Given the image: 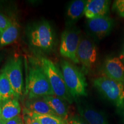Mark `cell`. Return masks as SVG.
<instances>
[{"instance_id": "1", "label": "cell", "mask_w": 124, "mask_h": 124, "mask_svg": "<svg viewBox=\"0 0 124 124\" xmlns=\"http://www.w3.org/2000/svg\"><path fill=\"white\" fill-rule=\"evenodd\" d=\"M26 94L29 100L54 95L41 66L35 65L29 68L26 79Z\"/></svg>"}, {"instance_id": "2", "label": "cell", "mask_w": 124, "mask_h": 124, "mask_svg": "<svg viewBox=\"0 0 124 124\" xmlns=\"http://www.w3.org/2000/svg\"><path fill=\"white\" fill-rule=\"evenodd\" d=\"M60 66L64 82L73 98L87 96V84L83 74L77 67L66 60H62Z\"/></svg>"}, {"instance_id": "3", "label": "cell", "mask_w": 124, "mask_h": 124, "mask_svg": "<svg viewBox=\"0 0 124 124\" xmlns=\"http://www.w3.org/2000/svg\"><path fill=\"white\" fill-rule=\"evenodd\" d=\"M41 67L48 79L54 95L69 103H72L74 98L67 87L59 69L51 60L46 58L41 59Z\"/></svg>"}, {"instance_id": "4", "label": "cell", "mask_w": 124, "mask_h": 124, "mask_svg": "<svg viewBox=\"0 0 124 124\" xmlns=\"http://www.w3.org/2000/svg\"><path fill=\"white\" fill-rule=\"evenodd\" d=\"M30 44L33 47L49 51L54 45V35L49 23L46 20L33 25L28 34Z\"/></svg>"}, {"instance_id": "5", "label": "cell", "mask_w": 124, "mask_h": 124, "mask_svg": "<svg viewBox=\"0 0 124 124\" xmlns=\"http://www.w3.org/2000/svg\"><path fill=\"white\" fill-rule=\"evenodd\" d=\"M80 32L71 26L62 33L60 46V53L62 56L69 59L74 63H79L77 51L80 40Z\"/></svg>"}, {"instance_id": "6", "label": "cell", "mask_w": 124, "mask_h": 124, "mask_svg": "<svg viewBox=\"0 0 124 124\" xmlns=\"http://www.w3.org/2000/svg\"><path fill=\"white\" fill-rule=\"evenodd\" d=\"M94 85L105 98L119 106L123 91V83L117 82L103 76L95 79Z\"/></svg>"}, {"instance_id": "7", "label": "cell", "mask_w": 124, "mask_h": 124, "mask_svg": "<svg viewBox=\"0 0 124 124\" xmlns=\"http://www.w3.org/2000/svg\"><path fill=\"white\" fill-rule=\"evenodd\" d=\"M2 71L8 78L16 99L18 98L22 95L24 90L21 58L15 57L10 59L4 66Z\"/></svg>"}, {"instance_id": "8", "label": "cell", "mask_w": 124, "mask_h": 124, "mask_svg": "<svg viewBox=\"0 0 124 124\" xmlns=\"http://www.w3.org/2000/svg\"><path fill=\"white\" fill-rule=\"evenodd\" d=\"M97 56V47L95 43L87 38H80L77 57L85 73L89 72L95 66Z\"/></svg>"}, {"instance_id": "9", "label": "cell", "mask_w": 124, "mask_h": 124, "mask_svg": "<svg viewBox=\"0 0 124 124\" xmlns=\"http://www.w3.org/2000/svg\"><path fill=\"white\" fill-rule=\"evenodd\" d=\"M87 29L97 40H102L110 33L114 27V20L108 16H102L88 20Z\"/></svg>"}, {"instance_id": "10", "label": "cell", "mask_w": 124, "mask_h": 124, "mask_svg": "<svg viewBox=\"0 0 124 124\" xmlns=\"http://www.w3.org/2000/svg\"><path fill=\"white\" fill-rule=\"evenodd\" d=\"M103 70L105 77L122 83L124 82V64L120 59L108 58L105 61Z\"/></svg>"}, {"instance_id": "11", "label": "cell", "mask_w": 124, "mask_h": 124, "mask_svg": "<svg viewBox=\"0 0 124 124\" xmlns=\"http://www.w3.org/2000/svg\"><path fill=\"white\" fill-rule=\"evenodd\" d=\"M110 2L108 0L87 1L85 10V16L88 19L108 16Z\"/></svg>"}, {"instance_id": "12", "label": "cell", "mask_w": 124, "mask_h": 124, "mask_svg": "<svg viewBox=\"0 0 124 124\" xmlns=\"http://www.w3.org/2000/svg\"><path fill=\"white\" fill-rule=\"evenodd\" d=\"M87 1L75 0L71 1L67 8L66 18L69 27L72 25L85 15V10Z\"/></svg>"}, {"instance_id": "13", "label": "cell", "mask_w": 124, "mask_h": 124, "mask_svg": "<svg viewBox=\"0 0 124 124\" xmlns=\"http://www.w3.org/2000/svg\"><path fill=\"white\" fill-rule=\"evenodd\" d=\"M43 98L56 115L66 121L68 119L69 108L66 101L54 95L46 96Z\"/></svg>"}, {"instance_id": "14", "label": "cell", "mask_w": 124, "mask_h": 124, "mask_svg": "<svg viewBox=\"0 0 124 124\" xmlns=\"http://www.w3.org/2000/svg\"><path fill=\"white\" fill-rule=\"evenodd\" d=\"M1 117L4 121L10 120L20 115L21 107L17 99L14 98L1 102Z\"/></svg>"}, {"instance_id": "15", "label": "cell", "mask_w": 124, "mask_h": 124, "mask_svg": "<svg viewBox=\"0 0 124 124\" xmlns=\"http://www.w3.org/2000/svg\"><path fill=\"white\" fill-rule=\"evenodd\" d=\"M82 117L89 124H108L106 118L101 113L87 106H79L78 108Z\"/></svg>"}, {"instance_id": "16", "label": "cell", "mask_w": 124, "mask_h": 124, "mask_svg": "<svg viewBox=\"0 0 124 124\" xmlns=\"http://www.w3.org/2000/svg\"><path fill=\"white\" fill-rule=\"evenodd\" d=\"M25 108L36 114L56 115L43 97L29 100L25 102Z\"/></svg>"}, {"instance_id": "17", "label": "cell", "mask_w": 124, "mask_h": 124, "mask_svg": "<svg viewBox=\"0 0 124 124\" xmlns=\"http://www.w3.org/2000/svg\"><path fill=\"white\" fill-rule=\"evenodd\" d=\"M16 98L14 91L7 74L2 71L0 74V102Z\"/></svg>"}, {"instance_id": "18", "label": "cell", "mask_w": 124, "mask_h": 124, "mask_svg": "<svg viewBox=\"0 0 124 124\" xmlns=\"http://www.w3.org/2000/svg\"><path fill=\"white\" fill-rule=\"evenodd\" d=\"M19 29L16 23H12L11 25L1 34L0 39V46H6L13 43L18 38Z\"/></svg>"}, {"instance_id": "19", "label": "cell", "mask_w": 124, "mask_h": 124, "mask_svg": "<svg viewBox=\"0 0 124 124\" xmlns=\"http://www.w3.org/2000/svg\"><path fill=\"white\" fill-rule=\"evenodd\" d=\"M29 112L40 124H66L64 120L56 115L39 114L31 112L30 111H29Z\"/></svg>"}, {"instance_id": "20", "label": "cell", "mask_w": 124, "mask_h": 124, "mask_svg": "<svg viewBox=\"0 0 124 124\" xmlns=\"http://www.w3.org/2000/svg\"><path fill=\"white\" fill-rule=\"evenodd\" d=\"M112 9L120 17H124V0H117L114 1Z\"/></svg>"}, {"instance_id": "21", "label": "cell", "mask_w": 124, "mask_h": 124, "mask_svg": "<svg viewBox=\"0 0 124 124\" xmlns=\"http://www.w3.org/2000/svg\"><path fill=\"white\" fill-rule=\"evenodd\" d=\"M23 120L24 124H40L31 115L28 110L25 108L23 110Z\"/></svg>"}, {"instance_id": "22", "label": "cell", "mask_w": 124, "mask_h": 124, "mask_svg": "<svg viewBox=\"0 0 124 124\" xmlns=\"http://www.w3.org/2000/svg\"><path fill=\"white\" fill-rule=\"evenodd\" d=\"M12 24L11 21L4 15L0 13V32L2 33Z\"/></svg>"}, {"instance_id": "23", "label": "cell", "mask_w": 124, "mask_h": 124, "mask_svg": "<svg viewBox=\"0 0 124 124\" xmlns=\"http://www.w3.org/2000/svg\"><path fill=\"white\" fill-rule=\"evenodd\" d=\"M66 124H89L83 117L78 116L69 118L66 121Z\"/></svg>"}, {"instance_id": "24", "label": "cell", "mask_w": 124, "mask_h": 124, "mask_svg": "<svg viewBox=\"0 0 124 124\" xmlns=\"http://www.w3.org/2000/svg\"><path fill=\"white\" fill-rule=\"evenodd\" d=\"M5 124H24L23 122V117L21 115L18 116L15 118L5 121Z\"/></svg>"}, {"instance_id": "25", "label": "cell", "mask_w": 124, "mask_h": 124, "mask_svg": "<svg viewBox=\"0 0 124 124\" xmlns=\"http://www.w3.org/2000/svg\"><path fill=\"white\" fill-rule=\"evenodd\" d=\"M124 82H123V91H122V93L121 95V97L120 100V103L119 106L118 107V109L120 110L121 108H124Z\"/></svg>"}, {"instance_id": "26", "label": "cell", "mask_w": 124, "mask_h": 124, "mask_svg": "<svg viewBox=\"0 0 124 124\" xmlns=\"http://www.w3.org/2000/svg\"><path fill=\"white\" fill-rule=\"evenodd\" d=\"M119 111H120L122 117V118H123V121H124V108H121V109L119 110Z\"/></svg>"}, {"instance_id": "27", "label": "cell", "mask_w": 124, "mask_h": 124, "mask_svg": "<svg viewBox=\"0 0 124 124\" xmlns=\"http://www.w3.org/2000/svg\"><path fill=\"white\" fill-rule=\"evenodd\" d=\"M121 59L122 61L124 62V51H123V52H122L121 56Z\"/></svg>"}, {"instance_id": "28", "label": "cell", "mask_w": 124, "mask_h": 124, "mask_svg": "<svg viewBox=\"0 0 124 124\" xmlns=\"http://www.w3.org/2000/svg\"><path fill=\"white\" fill-rule=\"evenodd\" d=\"M0 124H5V121H4L2 119H0Z\"/></svg>"}, {"instance_id": "29", "label": "cell", "mask_w": 124, "mask_h": 124, "mask_svg": "<svg viewBox=\"0 0 124 124\" xmlns=\"http://www.w3.org/2000/svg\"><path fill=\"white\" fill-rule=\"evenodd\" d=\"M1 102H0V119H1Z\"/></svg>"}, {"instance_id": "30", "label": "cell", "mask_w": 124, "mask_h": 124, "mask_svg": "<svg viewBox=\"0 0 124 124\" xmlns=\"http://www.w3.org/2000/svg\"><path fill=\"white\" fill-rule=\"evenodd\" d=\"M1 34H2V33H1V32H0V39H1Z\"/></svg>"}]
</instances>
